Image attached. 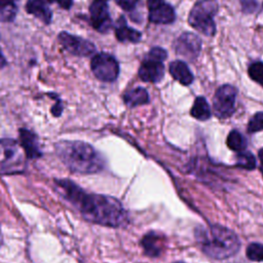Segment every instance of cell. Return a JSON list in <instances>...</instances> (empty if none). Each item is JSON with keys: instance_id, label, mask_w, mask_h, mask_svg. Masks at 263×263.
<instances>
[{"instance_id": "8992f818", "label": "cell", "mask_w": 263, "mask_h": 263, "mask_svg": "<svg viewBox=\"0 0 263 263\" xmlns=\"http://www.w3.org/2000/svg\"><path fill=\"white\" fill-rule=\"evenodd\" d=\"M236 95L237 89L230 84H224L216 90L213 99V106L215 115L217 117L225 119L232 115Z\"/></svg>"}, {"instance_id": "d6986e66", "label": "cell", "mask_w": 263, "mask_h": 263, "mask_svg": "<svg viewBox=\"0 0 263 263\" xmlns=\"http://www.w3.org/2000/svg\"><path fill=\"white\" fill-rule=\"evenodd\" d=\"M191 116L198 120H206L211 117V109L203 97H197L191 108Z\"/></svg>"}, {"instance_id": "f1b7e54d", "label": "cell", "mask_w": 263, "mask_h": 263, "mask_svg": "<svg viewBox=\"0 0 263 263\" xmlns=\"http://www.w3.org/2000/svg\"><path fill=\"white\" fill-rule=\"evenodd\" d=\"M46 1L50 3H57L60 7L64 9H69L72 6V2H73V0H46Z\"/></svg>"}, {"instance_id": "d6a6232c", "label": "cell", "mask_w": 263, "mask_h": 263, "mask_svg": "<svg viewBox=\"0 0 263 263\" xmlns=\"http://www.w3.org/2000/svg\"><path fill=\"white\" fill-rule=\"evenodd\" d=\"M5 64H6L5 58L2 55V53H1V50H0V69H1V68H3V67L5 66Z\"/></svg>"}, {"instance_id": "cb8c5ba5", "label": "cell", "mask_w": 263, "mask_h": 263, "mask_svg": "<svg viewBox=\"0 0 263 263\" xmlns=\"http://www.w3.org/2000/svg\"><path fill=\"white\" fill-rule=\"evenodd\" d=\"M249 133L263 130V112H257L248 123Z\"/></svg>"}, {"instance_id": "5bb4252c", "label": "cell", "mask_w": 263, "mask_h": 263, "mask_svg": "<svg viewBox=\"0 0 263 263\" xmlns=\"http://www.w3.org/2000/svg\"><path fill=\"white\" fill-rule=\"evenodd\" d=\"M175 18L176 13L174 8L166 3L149 10V21L155 24H171Z\"/></svg>"}, {"instance_id": "6da1fadb", "label": "cell", "mask_w": 263, "mask_h": 263, "mask_svg": "<svg viewBox=\"0 0 263 263\" xmlns=\"http://www.w3.org/2000/svg\"><path fill=\"white\" fill-rule=\"evenodd\" d=\"M57 184L61 194L88 222L107 227H119L127 222V213L115 197L87 193L69 180H58Z\"/></svg>"}, {"instance_id": "52a82bcc", "label": "cell", "mask_w": 263, "mask_h": 263, "mask_svg": "<svg viewBox=\"0 0 263 263\" xmlns=\"http://www.w3.org/2000/svg\"><path fill=\"white\" fill-rule=\"evenodd\" d=\"M95 76L105 82L116 80L119 74V65L114 57L106 52L96 54L90 63Z\"/></svg>"}, {"instance_id": "ac0fdd59", "label": "cell", "mask_w": 263, "mask_h": 263, "mask_svg": "<svg viewBox=\"0 0 263 263\" xmlns=\"http://www.w3.org/2000/svg\"><path fill=\"white\" fill-rule=\"evenodd\" d=\"M123 100L126 106L133 108L139 105H144L149 102V95L143 87H137L124 93Z\"/></svg>"}, {"instance_id": "2e32d148", "label": "cell", "mask_w": 263, "mask_h": 263, "mask_svg": "<svg viewBox=\"0 0 263 263\" xmlns=\"http://www.w3.org/2000/svg\"><path fill=\"white\" fill-rule=\"evenodd\" d=\"M142 246L146 255L157 257L162 251V238L156 232L151 231L143 237Z\"/></svg>"}, {"instance_id": "9c48e42d", "label": "cell", "mask_w": 263, "mask_h": 263, "mask_svg": "<svg viewBox=\"0 0 263 263\" xmlns=\"http://www.w3.org/2000/svg\"><path fill=\"white\" fill-rule=\"evenodd\" d=\"M174 47L178 54L188 60H194L199 54L201 48V40L195 34L186 32L179 36V38L175 41Z\"/></svg>"}, {"instance_id": "44dd1931", "label": "cell", "mask_w": 263, "mask_h": 263, "mask_svg": "<svg viewBox=\"0 0 263 263\" xmlns=\"http://www.w3.org/2000/svg\"><path fill=\"white\" fill-rule=\"evenodd\" d=\"M236 164L239 167H242L246 170H254L256 166L255 156L249 151L238 152L236 155Z\"/></svg>"}, {"instance_id": "1f68e13d", "label": "cell", "mask_w": 263, "mask_h": 263, "mask_svg": "<svg viewBox=\"0 0 263 263\" xmlns=\"http://www.w3.org/2000/svg\"><path fill=\"white\" fill-rule=\"evenodd\" d=\"M16 0H0V4L3 6H13Z\"/></svg>"}, {"instance_id": "277c9868", "label": "cell", "mask_w": 263, "mask_h": 263, "mask_svg": "<svg viewBox=\"0 0 263 263\" xmlns=\"http://www.w3.org/2000/svg\"><path fill=\"white\" fill-rule=\"evenodd\" d=\"M26 153L15 140L0 139V175L21 174L26 168Z\"/></svg>"}, {"instance_id": "d4e9b609", "label": "cell", "mask_w": 263, "mask_h": 263, "mask_svg": "<svg viewBox=\"0 0 263 263\" xmlns=\"http://www.w3.org/2000/svg\"><path fill=\"white\" fill-rule=\"evenodd\" d=\"M16 14V6H3L0 4V22H10Z\"/></svg>"}, {"instance_id": "7a4b0ae2", "label": "cell", "mask_w": 263, "mask_h": 263, "mask_svg": "<svg viewBox=\"0 0 263 263\" xmlns=\"http://www.w3.org/2000/svg\"><path fill=\"white\" fill-rule=\"evenodd\" d=\"M55 152L73 173L95 174L105 166L103 156L91 145L81 141H61L55 145Z\"/></svg>"}, {"instance_id": "8fae6325", "label": "cell", "mask_w": 263, "mask_h": 263, "mask_svg": "<svg viewBox=\"0 0 263 263\" xmlns=\"http://www.w3.org/2000/svg\"><path fill=\"white\" fill-rule=\"evenodd\" d=\"M164 66L162 62H157L146 58L140 66L139 76L145 82H158L163 78Z\"/></svg>"}, {"instance_id": "7402d4cb", "label": "cell", "mask_w": 263, "mask_h": 263, "mask_svg": "<svg viewBox=\"0 0 263 263\" xmlns=\"http://www.w3.org/2000/svg\"><path fill=\"white\" fill-rule=\"evenodd\" d=\"M247 256L252 261H263V245L259 242H253L247 248Z\"/></svg>"}, {"instance_id": "4dcf8cb0", "label": "cell", "mask_w": 263, "mask_h": 263, "mask_svg": "<svg viewBox=\"0 0 263 263\" xmlns=\"http://www.w3.org/2000/svg\"><path fill=\"white\" fill-rule=\"evenodd\" d=\"M51 112L54 116H60L61 113H62V104H61V101H58L57 104L52 107L51 109Z\"/></svg>"}, {"instance_id": "e575fe53", "label": "cell", "mask_w": 263, "mask_h": 263, "mask_svg": "<svg viewBox=\"0 0 263 263\" xmlns=\"http://www.w3.org/2000/svg\"><path fill=\"white\" fill-rule=\"evenodd\" d=\"M260 170H261V173H262V175H263V163L261 164V167H260Z\"/></svg>"}, {"instance_id": "5b68a950", "label": "cell", "mask_w": 263, "mask_h": 263, "mask_svg": "<svg viewBox=\"0 0 263 263\" xmlns=\"http://www.w3.org/2000/svg\"><path fill=\"white\" fill-rule=\"evenodd\" d=\"M218 10V4L215 0H201L192 7L188 23L203 35L214 36L216 33V25L214 15Z\"/></svg>"}, {"instance_id": "484cf974", "label": "cell", "mask_w": 263, "mask_h": 263, "mask_svg": "<svg viewBox=\"0 0 263 263\" xmlns=\"http://www.w3.org/2000/svg\"><path fill=\"white\" fill-rule=\"evenodd\" d=\"M167 57V53L166 51L161 48V47H153L152 49H150V51L148 52L147 57L148 59H151V60H154V61H157V62H162L166 59Z\"/></svg>"}, {"instance_id": "d590c367", "label": "cell", "mask_w": 263, "mask_h": 263, "mask_svg": "<svg viewBox=\"0 0 263 263\" xmlns=\"http://www.w3.org/2000/svg\"><path fill=\"white\" fill-rule=\"evenodd\" d=\"M177 263H182V262H177Z\"/></svg>"}, {"instance_id": "ffe728a7", "label": "cell", "mask_w": 263, "mask_h": 263, "mask_svg": "<svg viewBox=\"0 0 263 263\" xmlns=\"http://www.w3.org/2000/svg\"><path fill=\"white\" fill-rule=\"evenodd\" d=\"M227 146L236 152L245 151L247 147V140L237 130H231L227 137Z\"/></svg>"}, {"instance_id": "f546056e", "label": "cell", "mask_w": 263, "mask_h": 263, "mask_svg": "<svg viewBox=\"0 0 263 263\" xmlns=\"http://www.w3.org/2000/svg\"><path fill=\"white\" fill-rule=\"evenodd\" d=\"M163 3H164V0H147V5H148L149 10L158 7L159 5H161Z\"/></svg>"}, {"instance_id": "603a6c76", "label": "cell", "mask_w": 263, "mask_h": 263, "mask_svg": "<svg viewBox=\"0 0 263 263\" xmlns=\"http://www.w3.org/2000/svg\"><path fill=\"white\" fill-rule=\"evenodd\" d=\"M248 73L254 81L263 84V62H255L251 64Z\"/></svg>"}, {"instance_id": "4316f807", "label": "cell", "mask_w": 263, "mask_h": 263, "mask_svg": "<svg viewBox=\"0 0 263 263\" xmlns=\"http://www.w3.org/2000/svg\"><path fill=\"white\" fill-rule=\"evenodd\" d=\"M242 10L247 13H252L257 7V0H239Z\"/></svg>"}, {"instance_id": "83f0119b", "label": "cell", "mask_w": 263, "mask_h": 263, "mask_svg": "<svg viewBox=\"0 0 263 263\" xmlns=\"http://www.w3.org/2000/svg\"><path fill=\"white\" fill-rule=\"evenodd\" d=\"M115 1L124 10H132L138 2V0H115Z\"/></svg>"}, {"instance_id": "7c38bea8", "label": "cell", "mask_w": 263, "mask_h": 263, "mask_svg": "<svg viewBox=\"0 0 263 263\" xmlns=\"http://www.w3.org/2000/svg\"><path fill=\"white\" fill-rule=\"evenodd\" d=\"M18 134H20L21 146L24 149L26 156L31 159L40 157L41 151L39 149L37 136L35 134H33L32 132L25 129V128H21L18 130Z\"/></svg>"}, {"instance_id": "4fadbf2b", "label": "cell", "mask_w": 263, "mask_h": 263, "mask_svg": "<svg viewBox=\"0 0 263 263\" xmlns=\"http://www.w3.org/2000/svg\"><path fill=\"white\" fill-rule=\"evenodd\" d=\"M26 10L45 24H49L51 21V10L46 0H29L26 4Z\"/></svg>"}, {"instance_id": "8d00e7d4", "label": "cell", "mask_w": 263, "mask_h": 263, "mask_svg": "<svg viewBox=\"0 0 263 263\" xmlns=\"http://www.w3.org/2000/svg\"><path fill=\"white\" fill-rule=\"evenodd\" d=\"M105 1H106V0H105Z\"/></svg>"}, {"instance_id": "3957f363", "label": "cell", "mask_w": 263, "mask_h": 263, "mask_svg": "<svg viewBox=\"0 0 263 263\" xmlns=\"http://www.w3.org/2000/svg\"><path fill=\"white\" fill-rule=\"evenodd\" d=\"M196 239L208 256L218 260L235 255L240 246L236 234L221 225H213L210 228L196 230Z\"/></svg>"}, {"instance_id": "836d02e7", "label": "cell", "mask_w": 263, "mask_h": 263, "mask_svg": "<svg viewBox=\"0 0 263 263\" xmlns=\"http://www.w3.org/2000/svg\"><path fill=\"white\" fill-rule=\"evenodd\" d=\"M259 158H260L261 162L263 163V148L260 149V151H259Z\"/></svg>"}, {"instance_id": "30bf717a", "label": "cell", "mask_w": 263, "mask_h": 263, "mask_svg": "<svg viewBox=\"0 0 263 263\" xmlns=\"http://www.w3.org/2000/svg\"><path fill=\"white\" fill-rule=\"evenodd\" d=\"M89 12L92 27L100 32H107L111 27V17L106 1L95 0L89 7Z\"/></svg>"}, {"instance_id": "e0dca14e", "label": "cell", "mask_w": 263, "mask_h": 263, "mask_svg": "<svg viewBox=\"0 0 263 263\" xmlns=\"http://www.w3.org/2000/svg\"><path fill=\"white\" fill-rule=\"evenodd\" d=\"M115 35H116V38L121 42L128 41V42L136 43V42H139L141 39V33L139 31L128 27L125 24L123 16L120 18V21H118V23L116 25Z\"/></svg>"}, {"instance_id": "ba28073f", "label": "cell", "mask_w": 263, "mask_h": 263, "mask_svg": "<svg viewBox=\"0 0 263 263\" xmlns=\"http://www.w3.org/2000/svg\"><path fill=\"white\" fill-rule=\"evenodd\" d=\"M59 41L66 50L74 55L87 57L92 54L96 50L93 43L90 41L71 35L67 32H62L59 34Z\"/></svg>"}, {"instance_id": "9a60e30c", "label": "cell", "mask_w": 263, "mask_h": 263, "mask_svg": "<svg viewBox=\"0 0 263 263\" xmlns=\"http://www.w3.org/2000/svg\"><path fill=\"white\" fill-rule=\"evenodd\" d=\"M171 75L183 85H189L193 81V74L183 61H174L170 64Z\"/></svg>"}]
</instances>
